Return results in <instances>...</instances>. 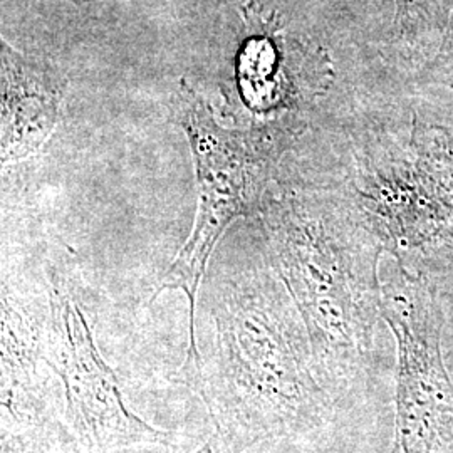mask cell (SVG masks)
I'll list each match as a JSON object with an SVG mask.
<instances>
[{
    "label": "cell",
    "instance_id": "obj_8",
    "mask_svg": "<svg viewBox=\"0 0 453 453\" xmlns=\"http://www.w3.org/2000/svg\"><path fill=\"white\" fill-rule=\"evenodd\" d=\"M410 151L453 230V133L443 127L415 123Z\"/></svg>",
    "mask_w": 453,
    "mask_h": 453
},
{
    "label": "cell",
    "instance_id": "obj_13",
    "mask_svg": "<svg viewBox=\"0 0 453 453\" xmlns=\"http://www.w3.org/2000/svg\"><path fill=\"white\" fill-rule=\"evenodd\" d=\"M195 453H196V452H195Z\"/></svg>",
    "mask_w": 453,
    "mask_h": 453
},
{
    "label": "cell",
    "instance_id": "obj_1",
    "mask_svg": "<svg viewBox=\"0 0 453 453\" xmlns=\"http://www.w3.org/2000/svg\"><path fill=\"white\" fill-rule=\"evenodd\" d=\"M275 267L304 321L312 365L348 374L370 357L381 316L385 245L357 209L326 195H291L265 209Z\"/></svg>",
    "mask_w": 453,
    "mask_h": 453
},
{
    "label": "cell",
    "instance_id": "obj_11",
    "mask_svg": "<svg viewBox=\"0 0 453 453\" xmlns=\"http://www.w3.org/2000/svg\"><path fill=\"white\" fill-rule=\"evenodd\" d=\"M421 84H438L453 91V0L449 24L434 59L421 69Z\"/></svg>",
    "mask_w": 453,
    "mask_h": 453
},
{
    "label": "cell",
    "instance_id": "obj_6",
    "mask_svg": "<svg viewBox=\"0 0 453 453\" xmlns=\"http://www.w3.org/2000/svg\"><path fill=\"white\" fill-rule=\"evenodd\" d=\"M242 17L237 73L245 103L254 111L299 118L329 86L333 69L326 52L286 35L277 14L265 16L257 4H245Z\"/></svg>",
    "mask_w": 453,
    "mask_h": 453
},
{
    "label": "cell",
    "instance_id": "obj_9",
    "mask_svg": "<svg viewBox=\"0 0 453 453\" xmlns=\"http://www.w3.org/2000/svg\"><path fill=\"white\" fill-rule=\"evenodd\" d=\"M450 0H396V29L411 46L430 41L449 24Z\"/></svg>",
    "mask_w": 453,
    "mask_h": 453
},
{
    "label": "cell",
    "instance_id": "obj_2",
    "mask_svg": "<svg viewBox=\"0 0 453 453\" xmlns=\"http://www.w3.org/2000/svg\"><path fill=\"white\" fill-rule=\"evenodd\" d=\"M274 297L235 294L219 316V359L215 376L190 383L217 426L219 443L203 453H242L279 421L297 418L324 400L311 374L291 311L275 308Z\"/></svg>",
    "mask_w": 453,
    "mask_h": 453
},
{
    "label": "cell",
    "instance_id": "obj_10",
    "mask_svg": "<svg viewBox=\"0 0 453 453\" xmlns=\"http://www.w3.org/2000/svg\"><path fill=\"white\" fill-rule=\"evenodd\" d=\"M80 449L76 438L48 418L2 432V453H81Z\"/></svg>",
    "mask_w": 453,
    "mask_h": 453
},
{
    "label": "cell",
    "instance_id": "obj_3",
    "mask_svg": "<svg viewBox=\"0 0 453 453\" xmlns=\"http://www.w3.org/2000/svg\"><path fill=\"white\" fill-rule=\"evenodd\" d=\"M175 106L194 151L198 211L192 235L160 279L155 297L168 289L187 294L190 344L183 368L198 370L203 359L196 346L195 304L213 247L237 217L262 211L275 162L303 125L269 121L252 130H228L217 123L211 106L185 81L180 84Z\"/></svg>",
    "mask_w": 453,
    "mask_h": 453
},
{
    "label": "cell",
    "instance_id": "obj_4",
    "mask_svg": "<svg viewBox=\"0 0 453 453\" xmlns=\"http://www.w3.org/2000/svg\"><path fill=\"white\" fill-rule=\"evenodd\" d=\"M381 316L398 344L396 423L388 453H449L453 383L441 357V311L435 286L396 262L381 280Z\"/></svg>",
    "mask_w": 453,
    "mask_h": 453
},
{
    "label": "cell",
    "instance_id": "obj_5",
    "mask_svg": "<svg viewBox=\"0 0 453 453\" xmlns=\"http://www.w3.org/2000/svg\"><path fill=\"white\" fill-rule=\"evenodd\" d=\"M46 363L65 391V420L86 453H130L170 447V435L125 403L113 370L99 355L88 321L69 296L50 292Z\"/></svg>",
    "mask_w": 453,
    "mask_h": 453
},
{
    "label": "cell",
    "instance_id": "obj_12",
    "mask_svg": "<svg viewBox=\"0 0 453 453\" xmlns=\"http://www.w3.org/2000/svg\"><path fill=\"white\" fill-rule=\"evenodd\" d=\"M73 2H88V0H73Z\"/></svg>",
    "mask_w": 453,
    "mask_h": 453
},
{
    "label": "cell",
    "instance_id": "obj_7",
    "mask_svg": "<svg viewBox=\"0 0 453 453\" xmlns=\"http://www.w3.org/2000/svg\"><path fill=\"white\" fill-rule=\"evenodd\" d=\"M61 82L46 65L2 44V160L33 153L54 128Z\"/></svg>",
    "mask_w": 453,
    "mask_h": 453
}]
</instances>
